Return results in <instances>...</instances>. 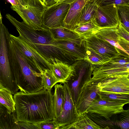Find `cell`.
Segmentation results:
<instances>
[{
  "instance_id": "obj_38",
  "label": "cell",
  "mask_w": 129,
  "mask_h": 129,
  "mask_svg": "<svg viewBox=\"0 0 129 129\" xmlns=\"http://www.w3.org/2000/svg\"><path fill=\"white\" fill-rule=\"evenodd\" d=\"M13 6L18 7L19 5L18 0H8Z\"/></svg>"
},
{
  "instance_id": "obj_35",
  "label": "cell",
  "mask_w": 129,
  "mask_h": 129,
  "mask_svg": "<svg viewBox=\"0 0 129 129\" xmlns=\"http://www.w3.org/2000/svg\"><path fill=\"white\" fill-rule=\"evenodd\" d=\"M118 43L120 46L129 55V41L119 37Z\"/></svg>"
},
{
  "instance_id": "obj_12",
  "label": "cell",
  "mask_w": 129,
  "mask_h": 129,
  "mask_svg": "<svg viewBox=\"0 0 129 129\" xmlns=\"http://www.w3.org/2000/svg\"><path fill=\"white\" fill-rule=\"evenodd\" d=\"M84 40L87 47L95 51L107 58L111 59L121 55H127L107 41L98 38L95 34Z\"/></svg>"
},
{
  "instance_id": "obj_10",
  "label": "cell",
  "mask_w": 129,
  "mask_h": 129,
  "mask_svg": "<svg viewBox=\"0 0 129 129\" xmlns=\"http://www.w3.org/2000/svg\"><path fill=\"white\" fill-rule=\"evenodd\" d=\"M63 84L65 92L64 102L60 114L54 119L59 125V129H63L73 123L78 117L70 88L67 82H65Z\"/></svg>"
},
{
  "instance_id": "obj_31",
  "label": "cell",
  "mask_w": 129,
  "mask_h": 129,
  "mask_svg": "<svg viewBox=\"0 0 129 129\" xmlns=\"http://www.w3.org/2000/svg\"><path fill=\"white\" fill-rule=\"evenodd\" d=\"M40 129H59L60 126L54 119L38 123Z\"/></svg>"
},
{
  "instance_id": "obj_17",
  "label": "cell",
  "mask_w": 129,
  "mask_h": 129,
  "mask_svg": "<svg viewBox=\"0 0 129 129\" xmlns=\"http://www.w3.org/2000/svg\"><path fill=\"white\" fill-rule=\"evenodd\" d=\"M56 43L61 48L68 52L76 61L84 59L86 49L85 41L81 45L63 41H56Z\"/></svg>"
},
{
  "instance_id": "obj_15",
  "label": "cell",
  "mask_w": 129,
  "mask_h": 129,
  "mask_svg": "<svg viewBox=\"0 0 129 129\" xmlns=\"http://www.w3.org/2000/svg\"><path fill=\"white\" fill-rule=\"evenodd\" d=\"M52 72L58 83L67 82L76 73L75 62L70 64L55 58L52 60Z\"/></svg>"
},
{
  "instance_id": "obj_19",
  "label": "cell",
  "mask_w": 129,
  "mask_h": 129,
  "mask_svg": "<svg viewBox=\"0 0 129 129\" xmlns=\"http://www.w3.org/2000/svg\"><path fill=\"white\" fill-rule=\"evenodd\" d=\"M101 29L94 18L78 24L73 31L80 38L85 39L95 34Z\"/></svg>"
},
{
  "instance_id": "obj_18",
  "label": "cell",
  "mask_w": 129,
  "mask_h": 129,
  "mask_svg": "<svg viewBox=\"0 0 129 129\" xmlns=\"http://www.w3.org/2000/svg\"><path fill=\"white\" fill-rule=\"evenodd\" d=\"M53 38L58 41H67L82 44L85 41L73 31L63 26L49 29Z\"/></svg>"
},
{
  "instance_id": "obj_29",
  "label": "cell",
  "mask_w": 129,
  "mask_h": 129,
  "mask_svg": "<svg viewBox=\"0 0 129 129\" xmlns=\"http://www.w3.org/2000/svg\"><path fill=\"white\" fill-rule=\"evenodd\" d=\"M119 18L123 26L129 31V6L117 7Z\"/></svg>"
},
{
  "instance_id": "obj_34",
  "label": "cell",
  "mask_w": 129,
  "mask_h": 129,
  "mask_svg": "<svg viewBox=\"0 0 129 129\" xmlns=\"http://www.w3.org/2000/svg\"><path fill=\"white\" fill-rule=\"evenodd\" d=\"M19 129H40L38 124L32 123L28 122L18 121Z\"/></svg>"
},
{
  "instance_id": "obj_6",
  "label": "cell",
  "mask_w": 129,
  "mask_h": 129,
  "mask_svg": "<svg viewBox=\"0 0 129 129\" xmlns=\"http://www.w3.org/2000/svg\"><path fill=\"white\" fill-rule=\"evenodd\" d=\"M11 40L24 55L29 64L34 70L42 73L45 70L52 69V64L47 60L36 50L19 36L10 34Z\"/></svg>"
},
{
  "instance_id": "obj_32",
  "label": "cell",
  "mask_w": 129,
  "mask_h": 129,
  "mask_svg": "<svg viewBox=\"0 0 129 129\" xmlns=\"http://www.w3.org/2000/svg\"><path fill=\"white\" fill-rule=\"evenodd\" d=\"M114 125L120 127L121 129H129V114H127L125 117L121 118L119 120L113 122Z\"/></svg>"
},
{
  "instance_id": "obj_20",
  "label": "cell",
  "mask_w": 129,
  "mask_h": 129,
  "mask_svg": "<svg viewBox=\"0 0 129 129\" xmlns=\"http://www.w3.org/2000/svg\"><path fill=\"white\" fill-rule=\"evenodd\" d=\"M117 27L102 29L95 35L98 38L107 41L119 50L127 54L126 52L119 44V37L117 33Z\"/></svg>"
},
{
  "instance_id": "obj_24",
  "label": "cell",
  "mask_w": 129,
  "mask_h": 129,
  "mask_svg": "<svg viewBox=\"0 0 129 129\" xmlns=\"http://www.w3.org/2000/svg\"><path fill=\"white\" fill-rule=\"evenodd\" d=\"M98 7L95 0H88L83 7L81 18L78 24L95 18Z\"/></svg>"
},
{
  "instance_id": "obj_26",
  "label": "cell",
  "mask_w": 129,
  "mask_h": 129,
  "mask_svg": "<svg viewBox=\"0 0 129 129\" xmlns=\"http://www.w3.org/2000/svg\"><path fill=\"white\" fill-rule=\"evenodd\" d=\"M15 104L12 94L6 90L0 88V105L11 113L15 110Z\"/></svg>"
},
{
  "instance_id": "obj_39",
  "label": "cell",
  "mask_w": 129,
  "mask_h": 129,
  "mask_svg": "<svg viewBox=\"0 0 129 129\" xmlns=\"http://www.w3.org/2000/svg\"><path fill=\"white\" fill-rule=\"evenodd\" d=\"M6 108L5 107L3 106L0 105V111L1 110L5 109Z\"/></svg>"
},
{
  "instance_id": "obj_8",
  "label": "cell",
  "mask_w": 129,
  "mask_h": 129,
  "mask_svg": "<svg viewBox=\"0 0 129 129\" xmlns=\"http://www.w3.org/2000/svg\"><path fill=\"white\" fill-rule=\"evenodd\" d=\"M129 103L107 100L98 96L88 108L87 113H96L109 120L113 115L125 111L123 106Z\"/></svg>"
},
{
  "instance_id": "obj_28",
  "label": "cell",
  "mask_w": 129,
  "mask_h": 129,
  "mask_svg": "<svg viewBox=\"0 0 129 129\" xmlns=\"http://www.w3.org/2000/svg\"><path fill=\"white\" fill-rule=\"evenodd\" d=\"M97 95L100 98L107 100L129 102V94L99 91Z\"/></svg>"
},
{
  "instance_id": "obj_25",
  "label": "cell",
  "mask_w": 129,
  "mask_h": 129,
  "mask_svg": "<svg viewBox=\"0 0 129 129\" xmlns=\"http://www.w3.org/2000/svg\"><path fill=\"white\" fill-rule=\"evenodd\" d=\"M110 59L86 47L85 56L84 60L91 64L95 66H100L104 64Z\"/></svg>"
},
{
  "instance_id": "obj_33",
  "label": "cell",
  "mask_w": 129,
  "mask_h": 129,
  "mask_svg": "<svg viewBox=\"0 0 129 129\" xmlns=\"http://www.w3.org/2000/svg\"><path fill=\"white\" fill-rule=\"evenodd\" d=\"M116 32L118 36L129 41V33L123 26L121 20L117 27Z\"/></svg>"
},
{
  "instance_id": "obj_23",
  "label": "cell",
  "mask_w": 129,
  "mask_h": 129,
  "mask_svg": "<svg viewBox=\"0 0 129 129\" xmlns=\"http://www.w3.org/2000/svg\"><path fill=\"white\" fill-rule=\"evenodd\" d=\"M87 113H84L79 116L75 122L64 127L63 129L103 128L101 126L92 120L88 117Z\"/></svg>"
},
{
  "instance_id": "obj_7",
  "label": "cell",
  "mask_w": 129,
  "mask_h": 129,
  "mask_svg": "<svg viewBox=\"0 0 129 129\" xmlns=\"http://www.w3.org/2000/svg\"><path fill=\"white\" fill-rule=\"evenodd\" d=\"M88 78L80 87L75 104L78 116L85 113L92 102L98 96L100 87V82H92Z\"/></svg>"
},
{
  "instance_id": "obj_30",
  "label": "cell",
  "mask_w": 129,
  "mask_h": 129,
  "mask_svg": "<svg viewBox=\"0 0 129 129\" xmlns=\"http://www.w3.org/2000/svg\"><path fill=\"white\" fill-rule=\"evenodd\" d=\"M98 5H114L117 7L129 6V0H95Z\"/></svg>"
},
{
  "instance_id": "obj_11",
  "label": "cell",
  "mask_w": 129,
  "mask_h": 129,
  "mask_svg": "<svg viewBox=\"0 0 129 129\" xmlns=\"http://www.w3.org/2000/svg\"><path fill=\"white\" fill-rule=\"evenodd\" d=\"M95 19L101 29L117 27L120 20L114 5H98Z\"/></svg>"
},
{
  "instance_id": "obj_40",
  "label": "cell",
  "mask_w": 129,
  "mask_h": 129,
  "mask_svg": "<svg viewBox=\"0 0 129 129\" xmlns=\"http://www.w3.org/2000/svg\"><path fill=\"white\" fill-rule=\"evenodd\" d=\"M2 17L1 15L0 11V24L3 23L2 21Z\"/></svg>"
},
{
  "instance_id": "obj_36",
  "label": "cell",
  "mask_w": 129,
  "mask_h": 129,
  "mask_svg": "<svg viewBox=\"0 0 129 129\" xmlns=\"http://www.w3.org/2000/svg\"><path fill=\"white\" fill-rule=\"evenodd\" d=\"M47 7L51 6L56 4L55 0H42Z\"/></svg>"
},
{
  "instance_id": "obj_14",
  "label": "cell",
  "mask_w": 129,
  "mask_h": 129,
  "mask_svg": "<svg viewBox=\"0 0 129 129\" xmlns=\"http://www.w3.org/2000/svg\"><path fill=\"white\" fill-rule=\"evenodd\" d=\"M129 77L112 78L100 82L99 91L129 94Z\"/></svg>"
},
{
  "instance_id": "obj_13",
  "label": "cell",
  "mask_w": 129,
  "mask_h": 129,
  "mask_svg": "<svg viewBox=\"0 0 129 129\" xmlns=\"http://www.w3.org/2000/svg\"><path fill=\"white\" fill-rule=\"evenodd\" d=\"M75 63V69L78 73L77 78L74 80L70 79L66 82L70 88L75 104L80 87L81 82L83 78L91 75L95 66L84 60L76 61Z\"/></svg>"
},
{
  "instance_id": "obj_3",
  "label": "cell",
  "mask_w": 129,
  "mask_h": 129,
  "mask_svg": "<svg viewBox=\"0 0 129 129\" xmlns=\"http://www.w3.org/2000/svg\"><path fill=\"white\" fill-rule=\"evenodd\" d=\"M10 34L2 23L0 24V88L14 94L19 89L11 66Z\"/></svg>"
},
{
  "instance_id": "obj_22",
  "label": "cell",
  "mask_w": 129,
  "mask_h": 129,
  "mask_svg": "<svg viewBox=\"0 0 129 129\" xmlns=\"http://www.w3.org/2000/svg\"><path fill=\"white\" fill-rule=\"evenodd\" d=\"M0 129H19L15 111L11 113L6 108L0 111Z\"/></svg>"
},
{
  "instance_id": "obj_1",
  "label": "cell",
  "mask_w": 129,
  "mask_h": 129,
  "mask_svg": "<svg viewBox=\"0 0 129 129\" xmlns=\"http://www.w3.org/2000/svg\"><path fill=\"white\" fill-rule=\"evenodd\" d=\"M53 95L44 88L34 93L20 91L14 94L17 121L38 124L55 119Z\"/></svg>"
},
{
  "instance_id": "obj_21",
  "label": "cell",
  "mask_w": 129,
  "mask_h": 129,
  "mask_svg": "<svg viewBox=\"0 0 129 129\" xmlns=\"http://www.w3.org/2000/svg\"><path fill=\"white\" fill-rule=\"evenodd\" d=\"M62 83L54 86V92L53 98L55 119L57 118L62 111L65 100V92Z\"/></svg>"
},
{
  "instance_id": "obj_27",
  "label": "cell",
  "mask_w": 129,
  "mask_h": 129,
  "mask_svg": "<svg viewBox=\"0 0 129 129\" xmlns=\"http://www.w3.org/2000/svg\"><path fill=\"white\" fill-rule=\"evenodd\" d=\"M41 75L44 88L49 91H51L53 87L58 83L51 70L48 69H45L41 73Z\"/></svg>"
},
{
  "instance_id": "obj_4",
  "label": "cell",
  "mask_w": 129,
  "mask_h": 129,
  "mask_svg": "<svg viewBox=\"0 0 129 129\" xmlns=\"http://www.w3.org/2000/svg\"><path fill=\"white\" fill-rule=\"evenodd\" d=\"M98 66L93 69L90 81L99 82L110 78L129 76V55H121Z\"/></svg>"
},
{
  "instance_id": "obj_37",
  "label": "cell",
  "mask_w": 129,
  "mask_h": 129,
  "mask_svg": "<svg viewBox=\"0 0 129 129\" xmlns=\"http://www.w3.org/2000/svg\"><path fill=\"white\" fill-rule=\"evenodd\" d=\"M76 0H55L56 4L65 3L70 4Z\"/></svg>"
},
{
  "instance_id": "obj_16",
  "label": "cell",
  "mask_w": 129,
  "mask_h": 129,
  "mask_svg": "<svg viewBox=\"0 0 129 129\" xmlns=\"http://www.w3.org/2000/svg\"><path fill=\"white\" fill-rule=\"evenodd\" d=\"M89 0H76L70 4V7L63 22L64 27L70 30L78 24L84 5Z\"/></svg>"
},
{
  "instance_id": "obj_9",
  "label": "cell",
  "mask_w": 129,
  "mask_h": 129,
  "mask_svg": "<svg viewBox=\"0 0 129 129\" xmlns=\"http://www.w3.org/2000/svg\"><path fill=\"white\" fill-rule=\"evenodd\" d=\"M70 6L69 4L60 3L47 7L42 17V27L49 29L64 27V21Z\"/></svg>"
},
{
  "instance_id": "obj_5",
  "label": "cell",
  "mask_w": 129,
  "mask_h": 129,
  "mask_svg": "<svg viewBox=\"0 0 129 129\" xmlns=\"http://www.w3.org/2000/svg\"><path fill=\"white\" fill-rule=\"evenodd\" d=\"M18 7L11 6V9L17 13L23 21L34 29H45L42 27V18L47 7L42 0H18Z\"/></svg>"
},
{
  "instance_id": "obj_2",
  "label": "cell",
  "mask_w": 129,
  "mask_h": 129,
  "mask_svg": "<svg viewBox=\"0 0 129 129\" xmlns=\"http://www.w3.org/2000/svg\"><path fill=\"white\" fill-rule=\"evenodd\" d=\"M11 66L20 91L31 93L43 89L44 87L41 73L33 69L11 40Z\"/></svg>"
}]
</instances>
